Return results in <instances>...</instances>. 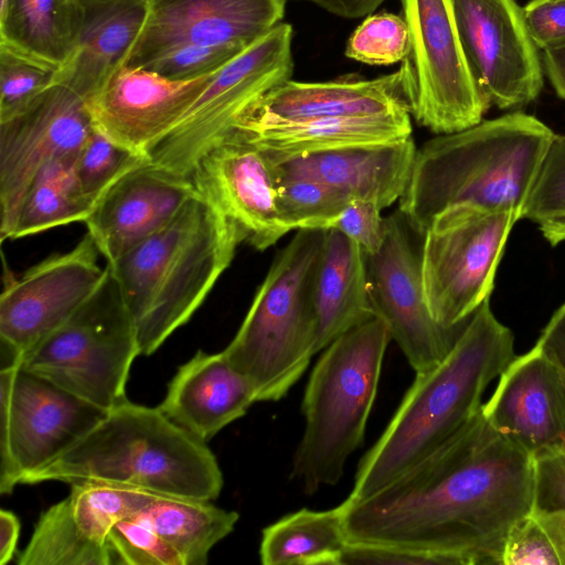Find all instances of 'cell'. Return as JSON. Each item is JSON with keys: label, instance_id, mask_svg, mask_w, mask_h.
Segmentation results:
<instances>
[{"label": "cell", "instance_id": "28", "mask_svg": "<svg viewBox=\"0 0 565 565\" xmlns=\"http://www.w3.org/2000/svg\"><path fill=\"white\" fill-rule=\"evenodd\" d=\"M317 351L375 317L370 299L365 252L335 228L324 230L315 281Z\"/></svg>", "mask_w": 565, "mask_h": 565}, {"label": "cell", "instance_id": "29", "mask_svg": "<svg viewBox=\"0 0 565 565\" xmlns=\"http://www.w3.org/2000/svg\"><path fill=\"white\" fill-rule=\"evenodd\" d=\"M82 11V0H6L0 44L60 68L76 45Z\"/></svg>", "mask_w": 565, "mask_h": 565}, {"label": "cell", "instance_id": "41", "mask_svg": "<svg viewBox=\"0 0 565 565\" xmlns=\"http://www.w3.org/2000/svg\"><path fill=\"white\" fill-rule=\"evenodd\" d=\"M372 201L353 199L330 228H335L355 242L366 255L380 250L384 241L385 217Z\"/></svg>", "mask_w": 565, "mask_h": 565}, {"label": "cell", "instance_id": "45", "mask_svg": "<svg viewBox=\"0 0 565 565\" xmlns=\"http://www.w3.org/2000/svg\"><path fill=\"white\" fill-rule=\"evenodd\" d=\"M535 345L565 369V302L555 311Z\"/></svg>", "mask_w": 565, "mask_h": 565}, {"label": "cell", "instance_id": "23", "mask_svg": "<svg viewBox=\"0 0 565 565\" xmlns=\"http://www.w3.org/2000/svg\"><path fill=\"white\" fill-rule=\"evenodd\" d=\"M417 147L412 136L384 142L340 147L301 156L271 159L278 179L311 178L351 199L388 207L405 193Z\"/></svg>", "mask_w": 565, "mask_h": 565}, {"label": "cell", "instance_id": "19", "mask_svg": "<svg viewBox=\"0 0 565 565\" xmlns=\"http://www.w3.org/2000/svg\"><path fill=\"white\" fill-rule=\"evenodd\" d=\"M190 179L254 248L265 250L290 232L278 210L274 163L241 131L215 142L198 160Z\"/></svg>", "mask_w": 565, "mask_h": 565}, {"label": "cell", "instance_id": "8", "mask_svg": "<svg viewBox=\"0 0 565 565\" xmlns=\"http://www.w3.org/2000/svg\"><path fill=\"white\" fill-rule=\"evenodd\" d=\"M138 355L135 323L107 265L97 290L23 354L21 367L108 412L127 399Z\"/></svg>", "mask_w": 565, "mask_h": 565}, {"label": "cell", "instance_id": "5", "mask_svg": "<svg viewBox=\"0 0 565 565\" xmlns=\"http://www.w3.org/2000/svg\"><path fill=\"white\" fill-rule=\"evenodd\" d=\"M104 481L156 494L207 500L218 498L223 475L206 443L159 407L124 401L50 465L21 484Z\"/></svg>", "mask_w": 565, "mask_h": 565}, {"label": "cell", "instance_id": "17", "mask_svg": "<svg viewBox=\"0 0 565 565\" xmlns=\"http://www.w3.org/2000/svg\"><path fill=\"white\" fill-rule=\"evenodd\" d=\"M39 518L19 565H111V527L158 494L118 483L81 481Z\"/></svg>", "mask_w": 565, "mask_h": 565}, {"label": "cell", "instance_id": "33", "mask_svg": "<svg viewBox=\"0 0 565 565\" xmlns=\"http://www.w3.org/2000/svg\"><path fill=\"white\" fill-rule=\"evenodd\" d=\"M351 200L338 188L316 179H278V210L290 232L330 228Z\"/></svg>", "mask_w": 565, "mask_h": 565}, {"label": "cell", "instance_id": "47", "mask_svg": "<svg viewBox=\"0 0 565 565\" xmlns=\"http://www.w3.org/2000/svg\"><path fill=\"white\" fill-rule=\"evenodd\" d=\"M19 534L18 516L9 510H0V565H6L13 558Z\"/></svg>", "mask_w": 565, "mask_h": 565}, {"label": "cell", "instance_id": "30", "mask_svg": "<svg viewBox=\"0 0 565 565\" xmlns=\"http://www.w3.org/2000/svg\"><path fill=\"white\" fill-rule=\"evenodd\" d=\"M345 505L324 511L301 509L266 526L259 546L264 565H341L349 543Z\"/></svg>", "mask_w": 565, "mask_h": 565}, {"label": "cell", "instance_id": "27", "mask_svg": "<svg viewBox=\"0 0 565 565\" xmlns=\"http://www.w3.org/2000/svg\"><path fill=\"white\" fill-rule=\"evenodd\" d=\"M411 114L303 120H246L244 134L271 159H282L340 147L392 141L412 136ZM234 131V130H233Z\"/></svg>", "mask_w": 565, "mask_h": 565}, {"label": "cell", "instance_id": "22", "mask_svg": "<svg viewBox=\"0 0 565 565\" xmlns=\"http://www.w3.org/2000/svg\"><path fill=\"white\" fill-rule=\"evenodd\" d=\"M196 193L189 177L148 158L103 194L84 223L111 263L169 224Z\"/></svg>", "mask_w": 565, "mask_h": 565}, {"label": "cell", "instance_id": "48", "mask_svg": "<svg viewBox=\"0 0 565 565\" xmlns=\"http://www.w3.org/2000/svg\"><path fill=\"white\" fill-rule=\"evenodd\" d=\"M542 58L553 88L565 100V43L543 50Z\"/></svg>", "mask_w": 565, "mask_h": 565}, {"label": "cell", "instance_id": "42", "mask_svg": "<svg viewBox=\"0 0 565 565\" xmlns=\"http://www.w3.org/2000/svg\"><path fill=\"white\" fill-rule=\"evenodd\" d=\"M454 565L447 556L381 544L349 542L341 565Z\"/></svg>", "mask_w": 565, "mask_h": 565}, {"label": "cell", "instance_id": "43", "mask_svg": "<svg viewBox=\"0 0 565 565\" xmlns=\"http://www.w3.org/2000/svg\"><path fill=\"white\" fill-rule=\"evenodd\" d=\"M522 10L537 49L546 50L565 43V0H531Z\"/></svg>", "mask_w": 565, "mask_h": 565}, {"label": "cell", "instance_id": "32", "mask_svg": "<svg viewBox=\"0 0 565 565\" xmlns=\"http://www.w3.org/2000/svg\"><path fill=\"white\" fill-rule=\"evenodd\" d=\"M137 513L171 545L184 565H205L211 550L234 531L239 519L236 511L207 500L162 494Z\"/></svg>", "mask_w": 565, "mask_h": 565}, {"label": "cell", "instance_id": "6", "mask_svg": "<svg viewBox=\"0 0 565 565\" xmlns=\"http://www.w3.org/2000/svg\"><path fill=\"white\" fill-rule=\"evenodd\" d=\"M324 230H298L274 257L236 334L222 351L257 402L282 398L317 351L316 274Z\"/></svg>", "mask_w": 565, "mask_h": 565}, {"label": "cell", "instance_id": "4", "mask_svg": "<svg viewBox=\"0 0 565 565\" xmlns=\"http://www.w3.org/2000/svg\"><path fill=\"white\" fill-rule=\"evenodd\" d=\"M243 242L235 224L198 192L169 224L107 263L141 355L154 353L190 320Z\"/></svg>", "mask_w": 565, "mask_h": 565}, {"label": "cell", "instance_id": "7", "mask_svg": "<svg viewBox=\"0 0 565 565\" xmlns=\"http://www.w3.org/2000/svg\"><path fill=\"white\" fill-rule=\"evenodd\" d=\"M391 340L385 323L373 317L324 348L310 373L301 403L305 429L290 475L307 494L337 484L363 444Z\"/></svg>", "mask_w": 565, "mask_h": 565}, {"label": "cell", "instance_id": "1", "mask_svg": "<svg viewBox=\"0 0 565 565\" xmlns=\"http://www.w3.org/2000/svg\"><path fill=\"white\" fill-rule=\"evenodd\" d=\"M535 460L481 407L451 438L367 498L344 500L349 542L502 565L507 539L533 508Z\"/></svg>", "mask_w": 565, "mask_h": 565}, {"label": "cell", "instance_id": "14", "mask_svg": "<svg viewBox=\"0 0 565 565\" xmlns=\"http://www.w3.org/2000/svg\"><path fill=\"white\" fill-rule=\"evenodd\" d=\"M471 74L500 109L523 107L543 88L537 47L515 0H450Z\"/></svg>", "mask_w": 565, "mask_h": 565}, {"label": "cell", "instance_id": "31", "mask_svg": "<svg viewBox=\"0 0 565 565\" xmlns=\"http://www.w3.org/2000/svg\"><path fill=\"white\" fill-rule=\"evenodd\" d=\"M74 161H53L31 180L10 217L0 224L2 241L86 221L95 203L82 192Z\"/></svg>", "mask_w": 565, "mask_h": 565}, {"label": "cell", "instance_id": "51", "mask_svg": "<svg viewBox=\"0 0 565 565\" xmlns=\"http://www.w3.org/2000/svg\"><path fill=\"white\" fill-rule=\"evenodd\" d=\"M146 1H149V0H146Z\"/></svg>", "mask_w": 565, "mask_h": 565}, {"label": "cell", "instance_id": "26", "mask_svg": "<svg viewBox=\"0 0 565 565\" xmlns=\"http://www.w3.org/2000/svg\"><path fill=\"white\" fill-rule=\"evenodd\" d=\"M76 45L55 83L89 102L126 61L145 23L146 0H82Z\"/></svg>", "mask_w": 565, "mask_h": 565}, {"label": "cell", "instance_id": "20", "mask_svg": "<svg viewBox=\"0 0 565 565\" xmlns=\"http://www.w3.org/2000/svg\"><path fill=\"white\" fill-rule=\"evenodd\" d=\"M215 73L177 81L122 64L88 102L94 126L117 143L148 157L206 89Z\"/></svg>", "mask_w": 565, "mask_h": 565}, {"label": "cell", "instance_id": "13", "mask_svg": "<svg viewBox=\"0 0 565 565\" xmlns=\"http://www.w3.org/2000/svg\"><path fill=\"white\" fill-rule=\"evenodd\" d=\"M416 233L397 210L385 217L380 250L366 255L374 316L385 323L415 373L437 365L468 322L448 329L433 318L424 292Z\"/></svg>", "mask_w": 565, "mask_h": 565}, {"label": "cell", "instance_id": "37", "mask_svg": "<svg viewBox=\"0 0 565 565\" xmlns=\"http://www.w3.org/2000/svg\"><path fill=\"white\" fill-rule=\"evenodd\" d=\"M57 67L0 44V120L55 83Z\"/></svg>", "mask_w": 565, "mask_h": 565}, {"label": "cell", "instance_id": "9", "mask_svg": "<svg viewBox=\"0 0 565 565\" xmlns=\"http://www.w3.org/2000/svg\"><path fill=\"white\" fill-rule=\"evenodd\" d=\"M512 210L459 204L436 214L420 246L425 298L444 328L465 324L489 299L509 234Z\"/></svg>", "mask_w": 565, "mask_h": 565}, {"label": "cell", "instance_id": "12", "mask_svg": "<svg viewBox=\"0 0 565 565\" xmlns=\"http://www.w3.org/2000/svg\"><path fill=\"white\" fill-rule=\"evenodd\" d=\"M413 73L411 117L436 135L479 124L490 103L468 65L450 0H402Z\"/></svg>", "mask_w": 565, "mask_h": 565}, {"label": "cell", "instance_id": "2", "mask_svg": "<svg viewBox=\"0 0 565 565\" xmlns=\"http://www.w3.org/2000/svg\"><path fill=\"white\" fill-rule=\"evenodd\" d=\"M514 356L513 333L495 318L488 299L448 354L416 373L385 430L361 459L347 499L370 497L451 438L478 413L484 391Z\"/></svg>", "mask_w": 565, "mask_h": 565}, {"label": "cell", "instance_id": "18", "mask_svg": "<svg viewBox=\"0 0 565 565\" xmlns=\"http://www.w3.org/2000/svg\"><path fill=\"white\" fill-rule=\"evenodd\" d=\"M287 0H149L124 64L147 68L185 46L247 49L282 21Z\"/></svg>", "mask_w": 565, "mask_h": 565}, {"label": "cell", "instance_id": "3", "mask_svg": "<svg viewBox=\"0 0 565 565\" xmlns=\"http://www.w3.org/2000/svg\"><path fill=\"white\" fill-rule=\"evenodd\" d=\"M554 137L521 111L437 135L417 148L398 211L422 236L436 214L459 204L512 210L522 218Z\"/></svg>", "mask_w": 565, "mask_h": 565}, {"label": "cell", "instance_id": "24", "mask_svg": "<svg viewBox=\"0 0 565 565\" xmlns=\"http://www.w3.org/2000/svg\"><path fill=\"white\" fill-rule=\"evenodd\" d=\"M412 96L413 73L404 60L396 72L373 79L323 83L287 79L268 90L241 122L411 114Z\"/></svg>", "mask_w": 565, "mask_h": 565}, {"label": "cell", "instance_id": "15", "mask_svg": "<svg viewBox=\"0 0 565 565\" xmlns=\"http://www.w3.org/2000/svg\"><path fill=\"white\" fill-rule=\"evenodd\" d=\"M86 233L68 252L51 255L8 279L0 296L1 345L21 358L68 319L100 286L106 267Z\"/></svg>", "mask_w": 565, "mask_h": 565}, {"label": "cell", "instance_id": "36", "mask_svg": "<svg viewBox=\"0 0 565 565\" xmlns=\"http://www.w3.org/2000/svg\"><path fill=\"white\" fill-rule=\"evenodd\" d=\"M411 40L404 17L380 12L369 14L353 31L345 55L367 65H392L409 54Z\"/></svg>", "mask_w": 565, "mask_h": 565}, {"label": "cell", "instance_id": "34", "mask_svg": "<svg viewBox=\"0 0 565 565\" xmlns=\"http://www.w3.org/2000/svg\"><path fill=\"white\" fill-rule=\"evenodd\" d=\"M502 565H565V511L532 508L511 530Z\"/></svg>", "mask_w": 565, "mask_h": 565}, {"label": "cell", "instance_id": "25", "mask_svg": "<svg viewBox=\"0 0 565 565\" xmlns=\"http://www.w3.org/2000/svg\"><path fill=\"white\" fill-rule=\"evenodd\" d=\"M255 402L253 384L228 363L223 352L199 350L178 369L158 407L173 423L206 443L243 417Z\"/></svg>", "mask_w": 565, "mask_h": 565}, {"label": "cell", "instance_id": "21", "mask_svg": "<svg viewBox=\"0 0 565 565\" xmlns=\"http://www.w3.org/2000/svg\"><path fill=\"white\" fill-rule=\"evenodd\" d=\"M481 411L534 460L565 452V369L536 345L513 358Z\"/></svg>", "mask_w": 565, "mask_h": 565}, {"label": "cell", "instance_id": "16", "mask_svg": "<svg viewBox=\"0 0 565 565\" xmlns=\"http://www.w3.org/2000/svg\"><path fill=\"white\" fill-rule=\"evenodd\" d=\"M93 129L88 102L60 83L0 120V224L45 166L76 159Z\"/></svg>", "mask_w": 565, "mask_h": 565}, {"label": "cell", "instance_id": "38", "mask_svg": "<svg viewBox=\"0 0 565 565\" xmlns=\"http://www.w3.org/2000/svg\"><path fill=\"white\" fill-rule=\"evenodd\" d=\"M114 564L184 565L181 556L138 513L118 521L108 534Z\"/></svg>", "mask_w": 565, "mask_h": 565}, {"label": "cell", "instance_id": "50", "mask_svg": "<svg viewBox=\"0 0 565 565\" xmlns=\"http://www.w3.org/2000/svg\"><path fill=\"white\" fill-rule=\"evenodd\" d=\"M6 0H0V4H2Z\"/></svg>", "mask_w": 565, "mask_h": 565}, {"label": "cell", "instance_id": "49", "mask_svg": "<svg viewBox=\"0 0 565 565\" xmlns=\"http://www.w3.org/2000/svg\"><path fill=\"white\" fill-rule=\"evenodd\" d=\"M539 225L541 233L552 245L565 242V217L546 221Z\"/></svg>", "mask_w": 565, "mask_h": 565}, {"label": "cell", "instance_id": "39", "mask_svg": "<svg viewBox=\"0 0 565 565\" xmlns=\"http://www.w3.org/2000/svg\"><path fill=\"white\" fill-rule=\"evenodd\" d=\"M559 217H565V135L551 142L522 213L537 224Z\"/></svg>", "mask_w": 565, "mask_h": 565}, {"label": "cell", "instance_id": "44", "mask_svg": "<svg viewBox=\"0 0 565 565\" xmlns=\"http://www.w3.org/2000/svg\"><path fill=\"white\" fill-rule=\"evenodd\" d=\"M533 508L565 511V452L535 460Z\"/></svg>", "mask_w": 565, "mask_h": 565}, {"label": "cell", "instance_id": "40", "mask_svg": "<svg viewBox=\"0 0 565 565\" xmlns=\"http://www.w3.org/2000/svg\"><path fill=\"white\" fill-rule=\"evenodd\" d=\"M243 51L235 46L179 47L154 61L147 70L170 79H192L217 72Z\"/></svg>", "mask_w": 565, "mask_h": 565}, {"label": "cell", "instance_id": "10", "mask_svg": "<svg viewBox=\"0 0 565 565\" xmlns=\"http://www.w3.org/2000/svg\"><path fill=\"white\" fill-rule=\"evenodd\" d=\"M291 43L292 28L281 21L218 70L148 158L190 178L198 160L232 132L268 90L291 78Z\"/></svg>", "mask_w": 565, "mask_h": 565}, {"label": "cell", "instance_id": "46", "mask_svg": "<svg viewBox=\"0 0 565 565\" xmlns=\"http://www.w3.org/2000/svg\"><path fill=\"white\" fill-rule=\"evenodd\" d=\"M313 3L323 10L345 19L369 15L385 0H299Z\"/></svg>", "mask_w": 565, "mask_h": 565}, {"label": "cell", "instance_id": "11", "mask_svg": "<svg viewBox=\"0 0 565 565\" xmlns=\"http://www.w3.org/2000/svg\"><path fill=\"white\" fill-rule=\"evenodd\" d=\"M106 413L21 365L0 367V493L54 461Z\"/></svg>", "mask_w": 565, "mask_h": 565}, {"label": "cell", "instance_id": "35", "mask_svg": "<svg viewBox=\"0 0 565 565\" xmlns=\"http://www.w3.org/2000/svg\"><path fill=\"white\" fill-rule=\"evenodd\" d=\"M148 159L116 141L94 126L74 161V173L82 192L93 203L124 174Z\"/></svg>", "mask_w": 565, "mask_h": 565}]
</instances>
